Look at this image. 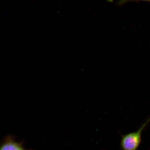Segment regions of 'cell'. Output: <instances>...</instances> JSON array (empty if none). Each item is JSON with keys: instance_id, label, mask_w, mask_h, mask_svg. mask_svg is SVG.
<instances>
[{"instance_id": "7a4b0ae2", "label": "cell", "mask_w": 150, "mask_h": 150, "mask_svg": "<svg viewBox=\"0 0 150 150\" xmlns=\"http://www.w3.org/2000/svg\"><path fill=\"white\" fill-rule=\"evenodd\" d=\"M0 150H25L22 145L15 141L9 136L6 138L1 146Z\"/></svg>"}, {"instance_id": "6da1fadb", "label": "cell", "mask_w": 150, "mask_h": 150, "mask_svg": "<svg viewBox=\"0 0 150 150\" xmlns=\"http://www.w3.org/2000/svg\"><path fill=\"white\" fill-rule=\"evenodd\" d=\"M150 122V117L136 132L121 136L120 147L122 150H137L142 142V134Z\"/></svg>"}, {"instance_id": "3957f363", "label": "cell", "mask_w": 150, "mask_h": 150, "mask_svg": "<svg viewBox=\"0 0 150 150\" xmlns=\"http://www.w3.org/2000/svg\"><path fill=\"white\" fill-rule=\"evenodd\" d=\"M140 1L150 2V0H120L117 2L118 5L121 6L129 2H138Z\"/></svg>"}]
</instances>
